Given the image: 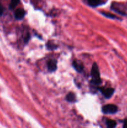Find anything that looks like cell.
<instances>
[{
	"instance_id": "2",
	"label": "cell",
	"mask_w": 127,
	"mask_h": 128,
	"mask_svg": "<svg viewBox=\"0 0 127 128\" xmlns=\"http://www.w3.org/2000/svg\"><path fill=\"white\" fill-rule=\"evenodd\" d=\"M102 111L105 114H115L118 111V107L112 104H107L102 108Z\"/></svg>"
},
{
	"instance_id": "4",
	"label": "cell",
	"mask_w": 127,
	"mask_h": 128,
	"mask_svg": "<svg viewBox=\"0 0 127 128\" xmlns=\"http://www.w3.org/2000/svg\"><path fill=\"white\" fill-rule=\"evenodd\" d=\"M47 68L50 72H54L57 69V61L54 59H51L47 62Z\"/></svg>"
},
{
	"instance_id": "3",
	"label": "cell",
	"mask_w": 127,
	"mask_h": 128,
	"mask_svg": "<svg viewBox=\"0 0 127 128\" xmlns=\"http://www.w3.org/2000/svg\"><path fill=\"white\" fill-rule=\"evenodd\" d=\"M99 90L106 98H110L112 97L113 92H114L115 91L114 89L113 88H99Z\"/></svg>"
},
{
	"instance_id": "6",
	"label": "cell",
	"mask_w": 127,
	"mask_h": 128,
	"mask_svg": "<svg viewBox=\"0 0 127 128\" xmlns=\"http://www.w3.org/2000/svg\"><path fill=\"white\" fill-rule=\"evenodd\" d=\"M112 9L113 10H114L115 11H116L118 13L122 15H125L126 13L125 12L124 10L120 8V4L118 3H113L112 5Z\"/></svg>"
},
{
	"instance_id": "14",
	"label": "cell",
	"mask_w": 127,
	"mask_h": 128,
	"mask_svg": "<svg viewBox=\"0 0 127 128\" xmlns=\"http://www.w3.org/2000/svg\"><path fill=\"white\" fill-rule=\"evenodd\" d=\"M123 128H127V119H125L123 121Z\"/></svg>"
},
{
	"instance_id": "7",
	"label": "cell",
	"mask_w": 127,
	"mask_h": 128,
	"mask_svg": "<svg viewBox=\"0 0 127 128\" xmlns=\"http://www.w3.org/2000/svg\"><path fill=\"white\" fill-rule=\"evenodd\" d=\"M103 3V0H88V4L92 7H96Z\"/></svg>"
},
{
	"instance_id": "11",
	"label": "cell",
	"mask_w": 127,
	"mask_h": 128,
	"mask_svg": "<svg viewBox=\"0 0 127 128\" xmlns=\"http://www.w3.org/2000/svg\"><path fill=\"white\" fill-rule=\"evenodd\" d=\"M19 1L20 0H11V2L9 4L10 10H14L16 7V6L18 4Z\"/></svg>"
},
{
	"instance_id": "1",
	"label": "cell",
	"mask_w": 127,
	"mask_h": 128,
	"mask_svg": "<svg viewBox=\"0 0 127 128\" xmlns=\"http://www.w3.org/2000/svg\"><path fill=\"white\" fill-rule=\"evenodd\" d=\"M91 76L92 78V81L94 84L98 85L102 82L100 75L99 69H98V66L95 62H94L92 65V70H91Z\"/></svg>"
},
{
	"instance_id": "5",
	"label": "cell",
	"mask_w": 127,
	"mask_h": 128,
	"mask_svg": "<svg viewBox=\"0 0 127 128\" xmlns=\"http://www.w3.org/2000/svg\"><path fill=\"white\" fill-rule=\"evenodd\" d=\"M26 14V11L23 10V9H17L14 12V17L16 20H21L25 16Z\"/></svg>"
},
{
	"instance_id": "15",
	"label": "cell",
	"mask_w": 127,
	"mask_h": 128,
	"mask_svg": "<svg viewBox=\"0 0 127 128\" xmlns=\"http://www.w3.org/2000/svg\"><path fill=\"white\" fill-rule=\"evenodd\" d=\"M2 13H3V8L2 7V6L0 5V16H1Z\"/></svg>"
},
{
	"instance_id": "13",
	"label": "cell",
	"mask_w": 127,
	"mask_h": 128,
	"mask_svg": "<svg viewBox=\"0 0 127 128\" xmlns=\"http://www.w3.org/2000/svg\"><path fill=\"white\" fill-rule=\"evenodd\" d=\"M47 46H48L49 49H51V50H53V49L56 48L57 46H55V45L54 44H50V42H49L47 44Z\"/></svg>"
},
{
	"instance_id": "9",
	"label": "cell",
	"mask_w": 127,
	"mask_h": 128,
	"mask_svg": "<svg viewBox=\"0 0 127 128\" xmlns=\"http://www.w3.org/2000/svg\"><path fill=\"white\" fill-rule=\"evenodd\" d=\"M66 100L68 101V102H75L76 100V96L73 92H69V93L67 94V96H66Z\"/></svg>"
},
{
	"instance_id": "12",
	"label": "cell",
	"mask_w": 127,
	"mask_h": 128,
	"mask_svg": "<svg viewBox=\"0 0 127 128\" xmlns=\"http://www.w3.org/2000/svg\"><path fill=\"white\" fill-rule=\"evenodd\" d=\"M102 13L103 14V15H104V16H105L106 17L109 18H112V19H118V18H117V16H115V15H113V14H112L109 13V12H102Z\"/></svg>"
},
{
	"instance_id": "8",
	"label": "cell",
	"mask_w": 127,
	"mask_h": 128,
	"mask_svg": "<svg viewBox=\"0 0 127 128\" xmlns=\"http://www.w3.org/2000/svg\"><path fill=\"white\" fill-rule=\"evenodd\" d=\"M72 64H73V68L75 69L76 71L80 72H82V71H83V66L80 62H78V61H74Z\"/></svg>"
},
{
	"instance_id": "10",
	"label": "cell",
	"mask_w": 127,
	"mask_h": 128,
	"mask_svg": "<svg viewBox=\"0 0 127 128\" xmlns=\"http://www.w3.org/2000/svg\"><path fill=\"white\" fill-rule=\"evenodd\" d=\"M107 128H115L117 126V122L115 121L112 120H108L106 122Z\"/></svg>"
}]
</instances>
